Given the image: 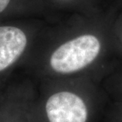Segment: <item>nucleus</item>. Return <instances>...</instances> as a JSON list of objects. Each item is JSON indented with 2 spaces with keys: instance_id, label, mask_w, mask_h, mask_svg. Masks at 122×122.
<instances>
[{
  "instance_id": "1",
  "label": "nucleus",
  "mask_w": 122,
  "mask_h": 122,
  "mask_svg": "<svg viewBox=\"0 0 122 122\" xmlns=\"http://www.w3.org/2000/svg\"><path fill=\"white\" fill-rule=\"evenodd\" d=\"M101 49L98 39L91 34L79 36L61 44L49 57L53 71L66 75L82 70L91 63Z\"/></svg>"
},
{
  "instance_id": "2",
  "label": "nucleus",
  "mask_w": 122,
  "mask_h": 122,
  "mask_svg": "<svg viewBox=\"0 0 122 122\" xmlns=\"http://www.w3.org/2000/svg\"><path fill=\"white\" fill-rule=\"evenodd\" d=\"M30 26L21 18L0 20V75L10 70L25 54L30 39Z\"/></svg>"
},
{
  "instance_id": "3",
  "label": "nucleus",
  "mask_w": 122,
  "mask_h": 122,
  "mask_svg": "<svg viewBox=\"0 0 122 122\" xmlns=\"http://www.w3.org/2000/svg\"><path fill=\"white\" fill-rule=\"evenodd\" d=\"M49 122H86L87 109L78 95L67 91L52 94L45 106Z\"/></svg>"
},
{
  "instance_id": "4",
  "label": "nucleus",
  "mask_w": 122,
  "mask_h": 122,
  "mask_svg": "<svg viewBox=\"0 0 122 122\" xmlns=\"http://www.w3.org/2000/svg\"><path fill=\"white\" fill-rule=\"evenodd\" d=\"M40 8L38 0H0V20L21 18Z\"/></svg>"
},
{
  "instance_id": "5",
  "label": "nucleus",
  "mask_w": 122,
  "mask_h": 122,
  "mask_svg": "<svg viewBox=\"0 0 122 122\" xmlns=\"http://www.w3.org/2000/svg\"><path fill=\"white\" fill-rule=\"evenodd\" d=\"M56 2H69V1H71V0H55Z\"/></svg>"
}]
</instances>
